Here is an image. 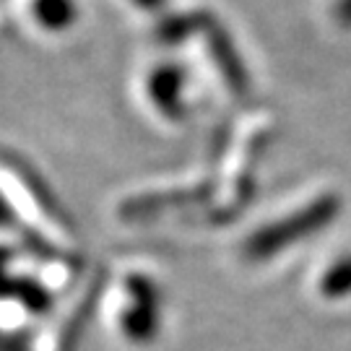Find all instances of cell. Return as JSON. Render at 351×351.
Listing matches in <instances>:
<instances>
[{"mask_svg":"<svg viewBox=\"0 0 351 351\" xmlns=\"http://www.w3.org/2000/svg\"><path fill=\"white\" fill-rule=\"evenodd\" d=\"M0 346H3V339H0Z\"/></svg>","mask_w":351,"mask_h":351,"instance_id":"obj_5","label":"cell"},{"mask_svg":"<svg viewBox=\"0 0 351 351\" xmlns=\"http://www.w3.org/2000/svg\"><path fill=\"white\" fill-rule=\"evenodd\" d=\"M8 226H16V216H13L11 206L0 198V229H8Z\"/></svg>","mask_w":351,"mask_h":351,"instance_id":"obj_4","label":"cell"},{"mask_svg":"<svg viewBox=\"0 0 351 351\" xmlns=\"http://www.w3.org/2000/svg\"><path fill=\"white\" fill-rule=\"evenodd\" d=\"M320 294L326 300H343L351 294V255L341 258L320 278Z\"/></svg>","mask_w":351,"mask_h":351,"instance_id":"obj_3","label":"cell"},{"mask_svg":"<svg viewBox=\"0 0 351 351\" xmlns=\"http://www.w3.org/2000/svg\"><path fill=\"white\" fill-rule=\"evenodd\" d=\"M341 203L336 195H323L315 203L304 206L300 211H294L291 216L281 219L276 224H268L263 229H258L242 247V255L250 261V263H261L268 261L278 252L294 247L297 242H302L304 237H313L320 229H326L336 213H339Z\"/></svg>","mask_w":351,"mask_h":351,"instance_id":"obj_1","label":"cell"},{"mask_svg":"<svg viewBox=\"0 0 351 351\" xmlns=\"http://www.w3.org/2000/svg\"><path fill=\"white\" fill-rule=\"evenodd\" d=\"M128 297L130 304L123 313L120 328L128 341L146 346L154 336L159 333V315H162V302H159V289L146 276L128 278Z\"/></svg>","mask_w":351,"mask_h":351,"instance_id":"obj_2","label":"cell"}]
</instances>
